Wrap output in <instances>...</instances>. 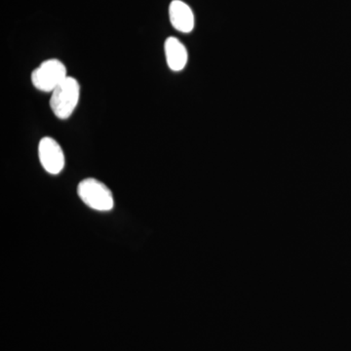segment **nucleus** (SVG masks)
<instances>
[{"mask_svg":"<svg viewBox=\"0 0 351 351\" xmlns=\"http://www.w3.org/2000/svg\"><path fill=\"white\" fill-rule=\"evenodd\" d=\"M77 195L84 204L97 211H110L114 207V199L110 189L93 178H88L80 182Z\"/></svg>","mask_w":351,"mask_h":351,"instance_id":"nucleus-3","label":"nucleus"},{"mask_svg":"<svg viewBox=\"0 0 351 351\" xmlns=\"http://www.w3.org/2000/svg\"><path fill=\"white\" fill-rule=\"evenodd\" d=\"M171 24L177 31L189 34L195 27V15L188 4L181 0H173L169 7Z\"/></svg>","mask_w":351,"mask_h":351,"instance_id":"nucleus-5","label":"nucleus"},{"mask_svg":"<svg viewBox=\"0 0 351 351\" xmlns=\"http://www.w3.org/2000/svg\"><path fill=\"white\" fill-rule=\"evenodd\" d=\"M166 62L171 71H181L188 64V51L184 45L176 38H168L164 44Z\"/></svg>","mask_w":351,"mask_h":351,"instance_id":"nucleus-6","label":"nucleus"},{"mask_svg":"<svg viewBox=\"0 0 351 351\" xmlns=\"http://www.w3.org/2000/svg\"><path fill=\"white\" fill-rule=\"evenodd\" d=\"M68 76V69L63 62L58 59H49L34 69L32 83L38 91L52 93Z\"/></svg>","mask_w":351,"mask_h":351,"instance_id":"nucleus-2","label":"nucleus"},{"mask_svg":"<svg viewBox=\"0 0 351 351\" xmlns=\"http://www.w3.org/2000/svg\"><path fill=\"white\" fill-rule=\"evenodd\" d=\"M80 98V84L73 76H68L52 92L50 108L57 119L66 120L71 117L77 107Z\"/></svg>","mask_w":351,"mask_h":351,"instance_id":"nucleus-1","label":"nucleus"},{"mask_svg":"<svg viewBox=\"0 0 351 351\" xmlns=\"http://www.w3.org/2000/svg\"><path fill=\"white\" fill-rule=\"evenodd\" d=\"M38 157L44 169L51 175H58L64 169L66 163L64 154L55 138H41L38 145Z\"/></svg>","mask_w":351,"mask_h":351,"instance_id":"nucleus-4","label":"nucleus"}]
</instances>
